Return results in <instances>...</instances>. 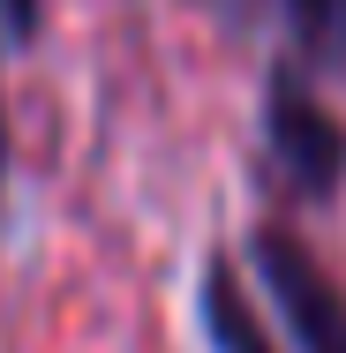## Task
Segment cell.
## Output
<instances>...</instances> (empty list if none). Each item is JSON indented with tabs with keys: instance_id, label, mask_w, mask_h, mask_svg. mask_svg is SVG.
<instances>
[{
	"instance_id": "6da1fadb",
	"label": "cell",
	"mask_w": 346,
	"mask_h": 353,
	"mask_svg": "<svg viewBox=\"0 0 346 353\" xmlns=\"http://www.w3.org/2000/svg\"><path fill=\"white\" fill-rule=\"evenodd\" d=\"M264 150H271L278 181L309 203H331L346 188V121L294 68L264 75Z\"/></svg>"
},
{
	"instance_id": "7a4b0ae2",
	"label": "cell",
	"mask_w": 346,
	"mask_h": 353,
	"mask_svg": "<svg viewBox=\"0 0 346 353\" xmlns=\"http://www.w3.org/2000/svg\"><path fill=\"white\" fill-rule=\"evenodd\" d=\"M249 263H256V279L271 285L294 346L301 353H346V285L316 263V248H309L301 233L256 225V233H249Z\"/></svg>"
},
{
	"instance_id": "3957f363",
	"label": "cell",
	"mask_w": 346,
	"mask_h": 353,
	"mask_svg": "<svg viewBox=\"0 0 346 353\" xmlns=\"http://www.w3.org/2000/svg\"><path fill=\"white\" fill-rule=\"evenodd\" d=\"M196 316H204L211 353H278L264 316H256V301H249V285H241V271L226 256H211L204 279H196Z\"/></svg>"
},
{
	"instance_id": "277c9868",
	"label": "cell",
	"mask_w": 346,
	"mask_h": 353,
	"mask_svg": "<svg viewBox=\"0 0 346 353\" xmlns=\"http://www.w3.org/2000/svg\"><path fill=\"white\" fill-rule=\"evenodd\" d=\"M294 46L309 68H339L346 75V0H286Z\"/></svg>"
},
{
	"instance_id": "5b68a950",
	"label": "cell",
	"mask_w": 346,
	"mask_h": 353,
	"mask_svg": "<svg viewBox=\"0 0 346 353\" xmlns=\"http://www.w3.org/2000/svg\"><path fill=\"white\" fill-rule=\"evenodd\" d=\"M8 8V38H30L38 30V0H0Z\"/></svg>"
},
{
	"instance_id": "8992f818",
	"label": "cell",
	"mask_w": 346,
	"mask_h": 353,
	"mask_svg": "<svg viewBox=\"0 0 346 353\" xmlns=\"http://www.w3.org/2000/svg\"><path fill=\"white\" fill-rule=\"evenodd\" d=\"M0 165H8V128H0Z\"/></svg>"
}]
</instances>
